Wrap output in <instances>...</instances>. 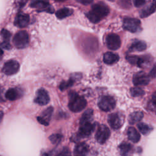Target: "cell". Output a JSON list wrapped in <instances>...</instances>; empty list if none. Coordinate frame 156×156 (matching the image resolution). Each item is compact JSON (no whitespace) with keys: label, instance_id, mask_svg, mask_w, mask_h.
Returning a JSON list of instances; mask_svg holds the SVG:
<instances>
[{"label":"cell","instance_id":"obj_1","mask_svg":"<svg viewBox=\"0 0 156 156\" xmlns=\"http://www.w3.org/2000/svg\"><path fill=\"white\" fill-rule=\"evenodd\" d=\"M108 7L104 3L99 2L92 5L91 10L86 14L88 19L93 23H99L109 13Z\"/></svg>","mask_w":156,"mask_h":156},{"label":"cell","instance_id":"obj_2","mask_svg":"<svg viewBox=\"0 0 156 156\" xmlns=\"http://www.w3.org/2000/svg\"><path fill=\"white\" fill-rule=\"evenodd\" d=\"M87 105L86 99L79 96L75 91H71L69 93L68 107L73 112H79L82 111Z\"/></svg>","mask_w":156,"mask_h":156},{"label":"cell","instance_id":"obj_3","mask_svg":"<svg viewBox=\"0 0 156 156\" xmlns=\"http://www.w3.org/2000/svg\"><path fill=\"white\" fill-rule=\"evenodd\" d=\"M123 28L130 32H138L141 30L140 21L135 18L126 17L123 20Z\"/></svg>","mask_w":156,"mask_h":156},{"label":"cell","instance_id":"obj_4","mask_svg":"<svg viewBox=\"0 0 156 156\" xmlns=\"http://www.w3.org/2000/svg\"><path fill=\"white\" fill-rule=\"evenodd\" d=\"M29 41V37L27 32L21 30L18 32L13 38V43L14 45L18 49H23L26 48Z\"/></svg>","mask_w":156,"mask_h":156},{"label":"cell","instance_id":"obj_5","mask_svg":"<svg viewBox=\"0 0 156 156\" xmlns=\"http://www.w3.org/2000/svg\"><path fill=\"white\" fill-rule=\"evenodd\" d=\"M124 118V115L120 112L112 113L108 117V122L112 129L116 130L123 125Z\"/></svg>","mask_w":156,"mask_h":156},{"label":"cell","instance_id":"obj_6","mask_svg":"<svg viewBox=\"0 0 156 156\" xmlns=\"http://www.w3.org/2000/svg\"><path fill=\"white\" fill-rule=\"evenodd\" d=\"M98 104L102 110L104 112H109L115 107L116 101L112 96L106 95L102 96L99 99Z\"/></svg>","mask_w":156,"mask_h":156},{"label":"cell","instance_id":"obj_7","mask_svg":"<svg viewBox=\"0 0 156 156\" xmlns=\"http://www.w3.org/2000/svg\"><path fill=\"white\" fill-rule=\"evenodd\" d=\"M95 128V124L91 122L80 123V127L77 133V138H85L90 136Z\"/></svg>","mask_w":156,"mask_h":156},{"label":"cell","instance_id":"obj_8","mask_svg":"<svg viewBox=\"0 0 156 156\" xmlns=\"http://www.w3.org/2000/svg\"><path fill=\"white\" fill-rule=\"evenodd\" d=\"M110 135V131L108 127L104 124H101L98 127L95 138L99 143L104 144L108 139Z\"/></svg>","mask_w":156,"mask_h":156},{"label":"cell","instance_id":"obj_9","mask_svg":"<svg viewBox=\"0 0 156 156\" xmlns=\"http://www.w3.org/2000/svg\"><path fill=\"white\" fill-rule=\"evenodd\" d=\"M30 6L32 8L36 9L38 12H54V9L49 4L48 0H32Z\"/></svg>","mask_w":156,"mask_h":156},{"label":"cell","instance_id":"obj_10","mask_svg":"<svg viewBox=\"0 0 156 156\" xmlns=\"http://www.w3.org/2000/svg\"><path fill=\"white\" fill-rule=\"evenodd\" d=\"M107 48L110 50H117L121 46V41L119 37L115 34H108L105 38Z\"/></svg>","mask_w":156,"mask_h":156},{"label":"cell","instance_id":"obj_11","mask_svg":"<svg viewBox=\"0 0 156 156\" xmlns=\"http://www.w3.org/2000/svg\"><path fill=\"white\" fill-rule=\"evenodd\" d=\"M19 69V63L16 60H11L4 64L2 68V72L6 75H13L16 74L18 71Z\"/></svg>","mask_w":156,"mask_h":156},{"label":"cell","instance_id":"obj_12","mask_svg":"<svg viewBox=\"0 0 156 156\" xmlns=\"http://www.w3.org/2000/svg\"><path fill=\"white\" fill-rule=\"evenodd\" d=\"M49 96L46 90L44 88H40L36 93V96L34 99L35 103L40 105H44L49 102Z\"/></svg>","mask_w":156,"mask_h":156},{"label":"cell","instance_id":"obj_13","mask_svg":"<svg viewBox=\"0 0 156 156\" xmlns=\"http://www.w3.org/2000/svg\"><path fill=\"white\" fill-rule=\"evenodd\" d=\"M149 76L142 71L136 73L133 77V83L136 86L146 85L149 83Z\"/></svg>","mask_w":156,"mask_h":156},{"label":"cell","instance_id":"obj_14","mask_svg":"<svg viewBox=\"0 0 156 156\" xmlns=\"http://www.w3.org/2000/svg\"><path fill=\"white\" fill-rule=\"evenodd\" d=\"M53 110L54 109L52 107H49L46 108L42 112L41 115L37 117V120L38 122L44 126H48L51 118Z\"/></svg>","mask_w":156,"mask_h":156},{"label":"cell","instance_id":"obj_15","mask_svg":"<svg viewBox=\"0 0 156 156\" xmlns=\"http://www.w3.org/2000/svg\"><path fill=\"white\" fill-rule=\"evenodd\" d=\"M29 21L30 18L27 14L20 12L16 15L15 19L14 24L17 27H25L29 24Z\"/></svg>","mask_w":156,"mask_h":156},{"label":"cell","instance_id":"obj_16","mask_svg":"<svg viewBox=\"0 0 156 156\" xmlns=\"http://www.w3.org/2000/svg\"><path fill=\"white\" fill-rule=\"evenodd\" d=\"M88 151V146L85 143H79L74 149V156H87Z\"/></svg>","mask_w":156,"mask_h":156},{"label":"cell","instance_id":"obj_17","mask_svg":"<svg viewBox=\"0 0 156 156\" xmlns=\"http://www.w3.org/2000/svg\"><path fill=\"white\" fill-rule=\"evenodd\" d=\"M81 75L79 73L77 74H73V76L70 77V79L68 81H63L59 86V88L61 91H64L68 88L69 87L73 86L74 83L78 79L81 78Z\"/></svg>","mask_w":156,"mask_h":156},{"label":"cell","instance_id":"obj_18","mask_svg":"<svg viewBox=\"0 0 156 156\" xmlns=\"http://www.w3.org/2000/svg\"><path fill=\"white\" fill-rule=\"evenodd\" d=\"M155 0H153L152 2L146 6V7L143 8L140 12V16L141 18H146L152 14L155 11Z\"/></svg>","mask_w":156,"mask_h":156},{"label":"cell","instance_id":"obj_19","mask_svg":"<svg viewBox=\"0 0 156 156\" xmlns=\"http://www.w3.org/2000/svg\"><path fill=\"white\" fill-rule=\"evenodd\" d=\"M152 61V58L151 55H144L138 57L136 65L140 68H146L149 66Z\"/></svg>","mask_w":156,"mask_h":156},{"label":"cell","instance_id":"obj_20","mask_svg":"<svg viewBox=\"0 0 156 156\" xmlns=\"http://www.w3.org/2000/svg\"><path fill=\"white\" fill-rule=\"evenodd\" d=\"M118 55L112 52H107L104 54L103 56V61L105 64L107 65H112L115 63L119 60Z\"/></svg>","mask_w":156,"mask_h":156},{"label":"cell","instance_id":"obj_21","mask_svg":"<svg viewBox=\"0 0 156 156\" xmlns=\"http://www.w3.org/2000/svg\"><path fill=\"white\" fill-rule=\"evenodd\" d=\"M119 149L121 156H129L133 152V146L129 143H122L119 146Z\"/></svg>","mask_w":156,"mask_h":156},{"label":"cell","instance_id":"obj_22","mask_svg":"<svg viewBox=\"0 0 156 156\" xmlns=\"http://www.w3.org/2000/svg\"><path fill=\"white\" fill-rule=\"evenodd\" d=\"M147 48L146 43L143 41H136L133 42L129 48V52H141Z\"/></svg>","mask_w":156,"mask_h":156},{"label":"cell","instance_id":"obj_23","mask_svg":"<svg viewBox=\"0 0 156 156\" xmlns=\"http://www.w3.org/2000/svg\"><path fill=\"white\" fill-rule=\"evenodd\" d=\"M127 136L129 140L133 143H137L140 140V135L139 132L133 127H129L127 129Z\"/></svg>","mask_w":156,"mask_h":156},{"label":"cell","instance_id":"obj_24","mask_svg":"<svg viewBox=\"0 0 156 156\" xmlns=\"http://www.w3.org/2000/svg\"><path fill=\"white\" fill-rule=\"evenodd\" d=\"M1 35L4 40V42L2 44V46L6 49L11 48V46L9 43V40L11 37V34L6 29H2L1 32Z\"/></svg>","mask_w":156,"mask_h":156},{"label":"cell","instance_id":"obj_25","mask_svg":"<svg viewBox=\"0 0 156 156\" xmlns=\"http://www.w3.org/2000/svg\"><path fill=\"white\" fill-rule=\"evenodd\" d=\"M73 13V10L67 7H63L58 10L55 12V15L58 19H63L70 15H71Z\"/></svg>","mask_w":156,"mask_h":156},{"label":"cell","instance_id":"obj_26","mask_svg":"<svg viewBox=\"0 0 156 156\" xmlns=\"http://www.w3.org/2000/svg\"><path fill=\"white\" fill-rule=\"evenodd\" d=\"M5 96L8 100L15 101L20 98V92L18 89L12 88L6 91Z\"/></svg>","mask_w":156,"mask_h":156},{"label":"cell","instance_id":"obj_27","mask_svg":"<svg viewBox=\"0 0 156 156\" xmlns=\"http://www.w3.org/2000/svg\"><path fill=\"white\" fill-rule=\"evenodd\" d=\"M143 116H144L143 113L141 111L134 112L129 115V119H128L129 122L131 124H135V123L140 121L142 119Z\"/></svg>","mask_w":156,"mask_h":156},{"label":"cell","instance_id":"obj_28","mask_svg":"<svg viewBox=\"0 0 156 156\" xmlns=\"http://www.w3.org/2000/svg\"><path fill=\"white\" fill-rule=\"evenodd\" d=\"M93 115V110L91 108H89L85 111V112L82 114V117L80 120V123L86 122H91L92 119Z\"/></svg>","mask_w":156,"mask_h":156},{"label":"cell","instance_id":"obj_29","mask_svg":"<svg viewBox=\"0 0 156 156\" xmlns=\"http://www.w3.org/2000/svg\"><path fill=\"white\" fill-rule=\"evenodd\" d=\"M138 129H139L140 132L143 134V135H147L149 134L152 130V128L151 126L143 123V122H140L137 125Z\"/></svg>","mask_w":156,"mask_h":156},{"label":"cell","instance_id":"obj_30","mask_svg":"<svg viewBox=\"0 0 156 156\" xmlns=\"http://www.w3.org/2000/svg\"><path fill=\"white\" fill-rule=\"evenodd\" d=\"M130 94L133 97H139L141 96L144 94V91H143V89H141L140 87H133L130 89Z\"/></svg>","mask_w":156,"mask_h":156},{"label":"cell","instance_id":"obj_31","mask_svg":"<svg viewBox=\"0 0 156 156\" xmlns=\"http://www.w3.org/2000/svg\"><path fill=\"white\" fill-rule=\"evenodd\" d=\"M49 139L52 144H57L61 141L62 139V135L59 133L52 134L49 137Z\"/></svg>","mask_w":156,"mask_h":156},{"label":"cell","instance_id":"obj_32","mask_svg":"<svg viewBox=\"0 0 156 156\" xmlns=\"http://www.w3.org/2000/svg\"><path fill=\"white\" fill-rule=\"evenodd\" d=\"M118 3L121 8L124 9H129L132 6L131 0H118Z\"/></svg>","mask_w":156,"mask_h":156},{"label":"cell","instance_id":"obj_33","mask_svg":"<svg viewBox=\"0 0 156 156\" xmlns=\"http://www.w3.org/2000/svg\"><path fill=\"white\" fill-rule=\"evenodd\" d=\"M55 156H71V153L68 147H64L56 154Z\"/></svg>","mask_w":156,"mask_h":156},{"label":"cell","instance_id":"obj_34","mask_svg":"<svg viewBox=\"0 0 156 156\" xmlns=\"http://www.w3.org/2000/svg\"><path fill=\"white\" fill-rule=\"evenodd\" d=\"M138 55H128L126 57V59L132 65H136L137 64V62H138Z\"/></svg>","mask_w":156,"mask_h":156},{"label":"cell","instance_id":"obj_35","mask_svg":"<svg viewBox=\"0 0 156 156\" xmlns=\"http://www.w3.org/2000/svg\"><path fill=\"white\" fill-rule=\"evenodd\" d=\"M133 4L136 7H140L143 6L145 2H146V0H133Z\"/></svg>","mask_w":156,"mask_h":156},{"label":"cell","instance_id":"obj_36","mask_svg":"<svg viewBox=\"0 0 156 156\" xmlns=\"http://www.w3.org/2000/svg\"><path fill=\"white\" fill-rule=\"evenodd\" d=\"M76 1L83 5H88L93 2V0H76Z\"/></svg>","mask_w":156,"mask_h":156},{"label":"cell","instance_id":"obj_37","mask_svg":"<svg viewBox=\"0 0 156 156\" xmlns=\"http://www.w3.org/2000/svg\"><path fill=\"white\" fill-rule=\"evenodd\" d=\"M149 76L150 77H153V78L155 77V65L153 66Z\"/></svg>","mask_w":156,"mask_h":156},{"label":"cell","instance_id":"obj_38","mask_svg":"<svg viewBox=\"0 0 156 156\" xmlns=\"http://www.w3.org/2000/svg\"><path fill=\"white\" fill-rule=\"evenodd\" d=\"M3 116H4V113L0 111V123L1 122L2 119H3Z\"/></svg>","mask_w":156,"mask_h":156},{"label":"cell","instance_id":"obj_39","mask_svg":"<svg viewBox=\"0 0 156 156\" xmlns=\"http://www.w3.org/2000/svg\"><path fill=\"white\" fill-rule=\"evenodd\" d=\"M3 54H4V52L2 51V50L0 48V61L2 60V57H3Z\"/></svg>","mask_w":156,"mask_h":156},{"label":"cell","instance_id":"obj_40","mask_svg":"<svg viewBox=\"0 0 156 156\" xmlns=\"http://www.w3.org/2000/svg\"><path fill=\"white\" fill-rule=\"evenodd\" d=\"M41 156H51V155L49 152H43V154L41 155Z\"/></svg>","mask_w":156,"mask_h":156},{"label":"cell","instance_id":"obj_41","mask_svg":"<svg viewBox=\"0 0 156 156\" xmlns=\"http://www.w3.org/2000/svg\"><path fill=\"white\" fill-rule=\"evenodd\" d=\"M55 1H57V2H63V1H65L66 0H55Z\"/></svg>","mask_w":156,"mask_h":156},{"label":"cell","instance_id":"obj_42","mask_svg":"<svg viewBox=\"0 0 156 156\" xmlns=\"http://www.w3.org/2000/svg\"><path fill=\"white\" fill-rule=\"evenodd\" d=\"M108 1H114V0H108Z\"/></svg>","mask_w":156,"mask_h":156}]
</instances>
